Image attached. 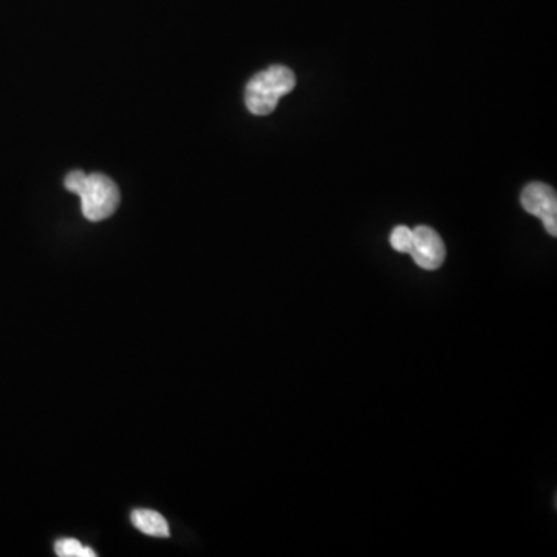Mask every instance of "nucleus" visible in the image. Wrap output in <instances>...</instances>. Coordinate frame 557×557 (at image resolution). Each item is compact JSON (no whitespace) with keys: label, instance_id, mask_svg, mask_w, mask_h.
I'll return each instance as SVG.
<instances>
[{"label":"nucleus","instance_id":"2","mask_svg":"<svg viewBox=\"0 0 557 557\" xmlns=\"http://www.w3.org/2000/svg\"><path fill=\"white\" fill-rule=\"evenodd\" d=\"M296 86V76L285 65H271L270 69L257 73L250 79L245 90V104L253 115H270L282 96L288 95Z\"/></svg>","mask_w":557,"mask_h":557},{"label":"nucleus","instance_id":"5","mask_svg":"<svg viewBox=\"0 0 557 557\" xmlns=\"http://www.w3.org/2000/svg\"><path fill=\"white\" fill-rule=\"evenodd\" d=\"M134 527L141 533L151 537H169L168 520L157 511L135 510L130 516Z\"/></svg>","mask_w":557,"mask_h":557},{"label":"nucleus","instance_id":"6","mask_svg":"<svg viewBox=\"0 0 557 557\" xmlns=\"http://www.w3.org/2000/svg\"><path fill=\"white\" fill-rule=\"evenodd\" d=\"M55 551L59 557H95L92 548L84 547L78 539H59L55 544Z\"/></svg>","mask_w":557,"mask_h":557},{"label":"nucleus","instance_id":"4","mask_svg":"<svg viewBox=\"0 0 557 557\" xmlns=\"http://www.w3.org/2000/svg\"><path fill=\"white\" fill-rule=\"evenodd\" d=\"M412 231L414 239L409 254L415 264L423 270H438L446 259V247L440 234L429 226H417Z\"/></svg>","mask_w":557,"mask_h":557},{"label":"nucleus","instance_id":"1","mask_svg":"<svg viewBox=\"0 0 557 557\" xmlns=\"http://www.w3.org/2000/svg\"><path fill=\"white\" fill-rule=\"evenodd\" d=\"M64 185L81 199L84 217L90 222L109 219L120 205V189L107 175L73 171L65 177Z\"/></svg>","mask_w":557,"mask_h":557},{"label":"nucleus","instance_id":"7","mask_svg":"<svg viewBox=\"0 0 557 557\" xmlns=\"http://www.w3.org/2000/svg\"><path fill=\"white\" fill-rule=\"evenodd\" d=\"M412 239H414V231L409 226L400 225L393 229L392 234H390V245L398 253L409 254Z\"/></svg>","mask_w":557,"mask_h":557},{"label":"nucleus","instance_id":"3","mask_svg":"<svg viewBox=\"0 0 557 557\" xmlns=\"http://www.w3.org/2000/svg\"><path fill=\"white\" fill-rule=\"evenodd\" d=\"M523 209L544 222L550 236H557L556 191L545 183L534 182L525 186L520 197Z\"/></svg>","mask_w":557,"mask_h":557}]
</instances>
